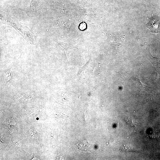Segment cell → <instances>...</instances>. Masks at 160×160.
Segmentation results:
<instances>
[{
	"label": "cell",
	"mask_w": 160,
	"mask_h": 160,
	"mask_svg": "<svg viewBox=\"0 0 160 160\" xmlns=\"http://www.w3.org/2000/svg\"><path fill=\"white\" fill-rule=\"evenodd\" d=\"M1 19L2 23L13 27L30 43L36 44L35 36L28 28L19 24L17 21L5 15H2Z\"/></svg>",
	"instance_id": "6da1fadb"
},
{
	"label": "cell",
	"mask_w": 160,
	"mask_h": 160,
	"mask_svg": "<svg viewBox=\"0 0 160 160\" xmlns=\"http://www.w3.org/2000/svg\"><path fill=\"white\" fill-rule=\"evenodd\" d=\"M159 20L156 16L152 17L146 24L147 28L151 30V32L157 34L159 29Z\"/></svg>",
	"instance_id": "7a4b0ae2"
},
{
	"label": "cell",
	"mask_w": 160,
	"mask_h": 160,
	"mask_svg": "<svg viewBox=\"0 0 160 160\" xmlns=\"http://www.w3.org/2000/svg\"><path fill=\"white\" fill-rule=\"evenodd\" d=\"M147 57L153 65L154 68L158 74L157 78L160 79V61L159 59L155 57H153L151 54L149 50L147 53Z\"/></svg>",
	"instance_id": "3957f363"
},
{
	"label": "cell",
	"mask_w": 160,
	"mask_h": 160,
	"mask_svg": "<svg viewBox=\"0 0 160 160\" xmlns=\"http://www.w3.org/2000/svg\"><path fill=\"white\" fill-rule=\"evenodd\" d=\"M131 80H132L135 83L137 87L139 89H143L146 91L150 92L154 95V92L152 89L148 86L143 84L140 81V79L138 78L135 77L131 76L129 78Z\"/></svg>",
	"instance_id": "277c9868"
},
{
	"label": "cell",
	"mask_w": 160,
	"mask_h": 160,
	"mask_svg": "<svg viewBox=\"0 0 160 160\" xmlns=\"http://www.w3.org/2000/svg\"><path fill=\"white\" fill-rule=\"evenodd\" d=\"M77 148L80 151L87 153L89 151L90 145L86 140H82L76 145Z\"/></svg>",
	"instance_id": "5b68a950"
},
{
	"label": "cell",
	"mask_w": 160,
	"mask_h": 160,
	"mask_svg": "<svg viewBox=\"0 0 160 160\" xmlns=\"http://www.w3.org/2000/svg\"><path fill=\"white\" fill-rule=\"evenodd\" d=\"M120 150L122 152H137L136 149L129 144H125L122 145L120 148Z\"/></svg>",
	"instance_id": "8992f818"
}]
</instances>
